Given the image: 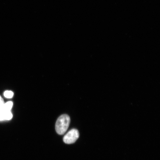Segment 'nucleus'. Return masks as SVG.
<instances>
[{"label": "nucleus", "instance_id": "obj_5", "mask_svg": "<svg viewBox=\"0 0 160 160\" xmlns=\"http://www.w3.org/2000/svg\"><path fill=\"white\" fill-rule=\"evenodd\" d=\"M4 95L8 98H11L13 97V93L11 91H6L4 93Z\"/></svg>", "mask_w": 160, "mask_h": 160}, {"label": "nucleus", "instance_id": "obj_1", "mask_svg": "<svg viewBox=\"0 0 160 160\" xmlns=\"http://www.w3.org/2000/svg\"><path fill=\"white\" fill-rule=\"evenodd\" d=\"M70 121L69 116L64 114L60 116L55 125L56 131L57 133L60 135L64 134L68 128Z\"/></svg>", "mask_w": 160, "mask_h": 160}, {"label": "nucleus", "instance_id": "obj_3", "mask_svg": "<svg viewBox=\"0 0 160 160\" xmlns=\"http://www.w3.org/2000/svg\"><path fill=\"white\" fill-rule=\"evenodd\" d=\"M12 117L13 115L11 111H3L0 114V121L10 120Z\"/></svg>", "mask_w": 160, "mask_h": 160}, {"label": "nucleus", "instance_id": "obj_2", "mask_svg": "<svg viewBox=\"0 0 160 160\" xmlns=\"http://www.w3.org/2000/svg\"><path fill=\"white\" fill-rule=\"evenodd\" d=\"M79 134L78 130L73 129L70 131L63 137V141L66 144H71L74 143L78 139Z\"/></svg>", "mask_w": 160, "mask_h": 160}, {"label": "nucleus", "instance_id": "obj_4", "mask_svg": "<svg viewBox=\"0 0 160 160\" xmlns=\"http://www.w3.org/2000/svg\"><path fill=\"white\" fill-rule=\"evenodd\" d=\"M13 107V102H8L4 104L2 109L4 111H11L12 107Z\"/></svg>", "mask_w": 160, "mask_h": 160}, {"label": "nucleus", "instance_id": "obj_6", "mask_svg": "<svg viewBox=\"0 0 160 160\" xmlns=\"http://www.w3.org/2000/svg\"><path fill=\"white\" fill-rule=\"evenodd\" d=\"M4 102L2 98L0 96V109H2L3 106L4 105Z\"/></svg>", "mask_w": 160, "mask_h": 160}]
</instances>
